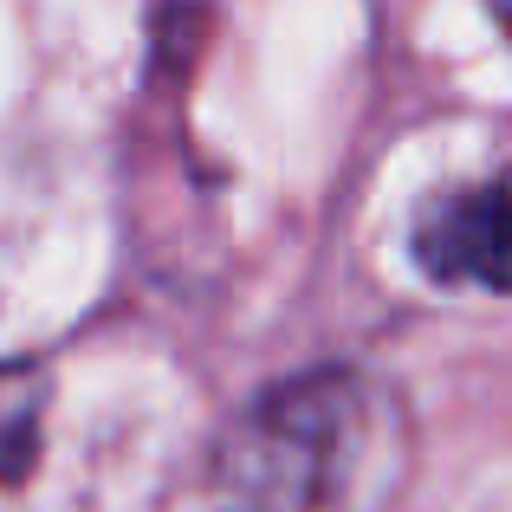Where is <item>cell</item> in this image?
<instances>
[{
  "label": "cell",
  "instance_id": "obj_1",
  "mask_svg": "<svg viewBox=\"0 0 512 512\" xmlns=\"http://www.w3.org/2000/svg\"><path fill=\"white\" fill-rule=\"evenodd\" d=\"M409 435L383 383L318 370L279 383L221 441V493L234 512H383L402 487Z\"/></svg>",
  "mask_w": 512,
  "mask_h": 512
},
{
  "label": "cell",
  "instance_id": "obj_2",
  "mask_svg": "<svg viewBox=\"0 0 512 512\" xmlns=\"http://www.w3.org/2000/svg\"><path fill=\"white\" fill-rule=\"evenodd\" d=\"M415 260L441 286L512 292V169L428 201L415 221Z\"/></svg>",
  "mask_w": 512,
  "mask_h": 512
},
{
  "label": "cell",
  "instance_id": "obj_3",
  "mask_svg": "<svg viewBox=\"0 0 512 512\" xmlns=\"http://www.w3.org/2000/svg\"><path fill=\"white\" fill-rule=\"evenodd\" d=\"M500 20H506V26H512V7H500Z\"/></svg>",
  "mask_w": 512,
  "mask_h": 512
}]
</instances>
